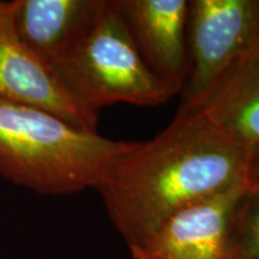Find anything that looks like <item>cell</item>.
<instances>
[{
    "label": "cell",
    "mask_w": 259,
    "mask_h": 259,
    "mask_svg": "<svg viewBox=\"0 0 259 259\" xmlns=\"http://www.w3.org/2000/svg\"><path fill=\"white\" fill-rule=\"evenodd\" d=\"M250 156L202 111L181 106L156 137L132 142L95 190L131 248L181 210L250 183Z\"/></svg>",
    "instance_id": "cell-1"
},
{
    "label": "cell",
    "mask_w": 259,
    "mask_h": 259,
    "mask_svg": "<svg viewBox=\"0 0 259 259\" xmlns=\"http://www.w3.org/2000/svg\"><path fill=\"white\" fill-rule=\"evenodd\" d=\"M131 145L37 107L0 101V176L37 193L63 196L95 189Z\"/></svg>",
    "instance_id": "cell-2"
},
{
    "label": "cell",
    "mask_w": 259,
    "mask_h": 259,
    "mask_svg": "<svg viewBox=\"0 0 259 259\" xmlns=\"http://www.w3.org/2000/svg\"><path fill=\"white\" fill-rule=\"evenodd\" d=\"M53 69L95 125L113 103L157 106L179 93L147 66L113 0H105L88 36Z\"/></svg>",
    "instance_id": "cell-3"
},
{
    "label": "cell",
    "mask_w": 259,
    "mask_h": 259,
    "mask_svg": "<svg viewBox=\"0 0 259 259\" xmlns=\"http://www.w3.org/2000/svg\"><path fill=\"white\" fill-rule=\"evenodd\" d=\"M186 45L181 106L199 109L222 77L259 45V0H190Z\"/></svg>",
    "instance_id": "cell-4"
},
{
    "label": "cell",
    "mask_w": 259,
    "mask_h": 259,
    "mask_svg": "<svg viewBox=\"0 0 259 259\" xmlns=\"http://www.w3.org/2000/svg\"><path fill=\"white\" fill-rule=\"evenodd\" d=\"M0 101L45 109L77 127L96 131L51 65L18 36L12 2H0Z\"/></svg>",
    "instance_id": "cell-5"
},
{
    "label": "cell",
    "mask_w": 259,
    "mask_h": 259,
    "mask_svg": "<svg viewBox=\"0 0 259 259\" xmlns=\"http://www.w3.org/2000/svg\"><path fill=\"white\" fill-rule=\"evenodd\" d=\"M181 210L135 247L134 259H231L228 233L234 208L245 187Z\"/></svg>",
    "instance_id": "cell-6"
},
{
    "label": "cell",
    "mask_w": 259,
    "mask_h": 259,
    "mask_svg": "<svg viewBox=\"0 0 259 259\" xmlns=\"http://www.w3.org/2000/svg\"><path fill=\"white\" fill-rule=\"evenodd\" d=\"M147 66L181 93L189 72L187 0H113Z\"/></svg>",
    "instance_id": "cell-7"
},
{
    "label": "cell",
    "mask_w": 259,
    "mask_h": 259,
    "mask_svg": "<svg viewBox=\"0 0 259 259\" xmlns=\"http://www.w3.org/2000/svg\"><path fill=\"white\" fill-rule=\"evenodd\" d=\"M105 0H14L18 36L52 67L66 59L95 25Z\"/></svg>",
    "instance_id": "cell-8"
},
{
    "label": "cell",
    "mask_w": 259,
    "mask_h": 259,
    "mask_svg": "<svg viewBox=\"0 0 259 259\" xmlns=\"http://www.w3.org/2000/svg\"><path fill=\"white\" fill-rule=\"evenodd\" d=\"M199 111L236 144L259 149V45L222 77Z\"/></svg>",
    "instance_id": "cell-9"
},
{
    "label": "cell",
    "mask_w": 259,
    "mask_h": 259,
    "mask_svg": "<svg viewBox=\"0 0 259 259\" xmlns=\"http://www.w3.org/2000/svg\"><path fill=\"white\" fill-rule=\"evenodd\" d=\"M231 259H259V183L250 181L233 211L228 233Z\"/></svg>",
    "instance_id": "cell-10"
},
{
    "label": "cell",
    "mask_w": 259,
    "mask_h": 259,
    "mask_svg": "<svg viewBox=\"0 0 259 259\" xmlns=\"http://www.w3.org/2000/svg\"><path fill=\"white\" fill-rule=\"evenodd\" d=\"M248 177H250V181L259 183V149L254 151H251Z\"/></svg>",
    "instance_id": "cell-11"
}]
</instances>
